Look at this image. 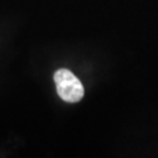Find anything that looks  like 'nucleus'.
I'll use <instances>...</instances> for the list:
<instances>
[{
    "label": "nucleus",
    "mask_w": 158,
    "mask_h": 158,
    "mask_svg": "<svg viewBox=\"0 0 158 158\" xmlns=\"http://www.w3.org/2000/svg\"><path fill=\"white\" fill-rule=\"evenodd\" d=\"M54 82L61 100L68 103H76L82 100L85 88L75 75L68 69H59L54 73Z\"/></svg>",
    "instance_id": "obj_1"
}]
</instances>
